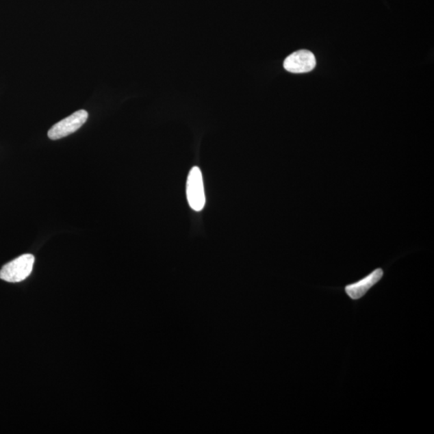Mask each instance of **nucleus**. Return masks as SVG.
I'll return each mask as SVG.
<instances>
[{
    "mask_svg": "<svg viewBox=\"0 0 434 434\" xmlns=\"http://www.w3.org/2000/svg\"><path fill=\"white\" fill-rule=\"evenodd\" d=\"M34 255H21L2 267L0 270V279L8 283H20L29 277L34 269Z\"/></svg>",
    "mask_w": 434,
    "mask_h": 434,
    "instance_id": "f257e3e1",
    "label": "nucleus"
},
{
    "mask_svg": "<svg viewBox=\"0 0 434 434\" xmlns=\"http://www.w3.org/2000/svg\"><path fill=\"white\" fill-rule=\"evenodd\" d=\"M187 198L189 206L194 211L204 209L206 203L204 182L200 168L194 167L189 173L187 181Z\"/></svg>",
    "mask_w": 434,
    "mask_h": 434,
    "instance_id": "f03ea898",
    "label": "nucleus"
},
{
    "mask_svg": "<svg viewBox=\"0 0 434 434\" xmlns=\"http://www.w3.org/2000/svg\"><path fill=\"white\" fill-rule=\"evenodd\" d=\"M89 114L84 110H78L56 123L48 132L50 140H58L76 132L86 123Z\"/></svg>",
    "mask_w": 434,
    "mask_h": 434,
    "instance_id": "7ed1b4c3",
    "label": "nucleus"
},
{
    "mask_svg": "<svg viewBox=\"0 0 434 434\" xmlns=\"http://www.w3.org/2000/svg\"><path fill=\"white\" fill-rule=\"evenodd\" d=\"M283 66L290 73H306L316 68V59L311 51L299 50L285 58Z\"/></svg>",
    "mask_w": 434,
    "mask_h": 434,
    "instance_id": "20e7f679",
    "label": "nucleus"
},
{
    "mask_svg": "<svg viewBox=\"0 0 434 434\" xmlns=\"http://www.w3.org/2000/svg\"><path fill=\"white\" fill-rule=\"evenodd\" d=\"M384 272L381 269H376L357 283L346 286L345 292L352 299L361 298L372 286L381 281Z\"/></svg>",
    "mask_w": 434,
    "mask_h": 434,
    "instance_id": "39448f33",
    "label": "nucleus"
}]
</instances>
